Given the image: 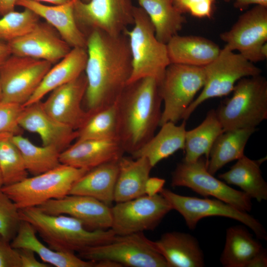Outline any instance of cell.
Listing matches in <instances>:
<instances>
[{
    "mask_svg": "<svg viewBox=\"0 0 267 267\" xmlns=\"http://www.w3.org/2000/svg\"><path fill=\"white\" fill-rule=\"evenodd\" d=\"M87 38L84 72L87 86L84 99L90 115L116 102L130 79L132 62L124 32L113 36L94 30Z\"/></svg>",
    "mask_w": 267,
    "mask_h": 267,
    "instance_id": "obj_1",
    "label": "cell"
},
{
    "mask_svg": "<svg viewBox=\"0 0 267 267\" xmlns=\"http://www.w3.org/2000/svg\"><path fill=\"white\" fill-rule=\"evenodd\" d=\"M162 102L158 83L153 78L126 85L116 102L118 139L125 152L133 154L154 135L159 126Z\"/></svg>",
    "mask_w": 267,
    "mask_h": 267,
    "instance_id": "obj_2",
    "label": "cell"
},
{
    "mask_svg": "<svg viewBox=\"0 0 267 267\" xmlns=\"http://www.w3.org/2000/svg\"><path fill=\"white\" fill-rule=\"evenodd\" d=\"M21 220L30 223L51 249L80 252L107 243L116 235L111 229L89 230L78 219L66 215H52L37 207L19 209Z\"/></svg>",
    "mask_w": 267,
    "mask_h": 267,
    "instance_id": "obj_3",
    "label": "cell"
},
{
    "mask_svg": "<svg viewBox=\"0 0 267 267\" xmlns=\"http://www.w3.org/2000/svg\"><path fill=\"white\" fill-rule=\"evenodd\" d=\"M232 92L231 97L215 110L223 132L256 128L267 119V80L265 77L261 74L243 78Z\"/></svg>",
    "mask_w": 267,
    "mask_h": 267,
    "instance_id": "obj_4",
    "label": "cell"
},
{
    "mask_svg": "<svg viewBox=\"0 0 267 267\" xmlns=\"http://www.w3.org/2000/svg\"><path fill=\"white\" fill-rule=\"evenodd\" d=\"M134 24L127 29L132 72L128 84L144 78H153L159 83L170 64L167 45L156 38L154 27L146 12L134 6Z\"/></svg>",
    "mask_w": 267,
    "mask_h": 267,
    "instance_id": "obj_5",
    "label": "cell"
},
{
    "mask_svg": "<svg viewBox=\"0 0 267 267\" xmlns=\"http://www.w3.org/2000/svg\"><path fill=\"white\" fill-rule=\"evenodd\" d=\"M89 169L60 164L42 174L2 187L19 209L37 207L69 194L73 185Z\"/></svg>",
    "mask_w": 267,
    "mask_h": 267,
    "instance_id": "obj_6",
    "label": "cell"
},
{
    "mask_svg": "<svg viewBox=\"0 0 267 267\" xmlns=\"http://www.w3.org/2000/svg\"><path fill=\"white\" fill-rule=\"evenodd\" d=\"M203 68L205 81L202 90L186 110L182 120L186 121L205 101L229 94L241 79L259 75L262 72L254 63L226 45L215 59Z\"/></svg>",
    "mask_w": 267,
    "mask_h": 267,
    "instance_id": "obj_7",
    "label": "cell"
},
{
    "mask_svg": "<svg viewBox=\"0 0 267 267\" xmlns=\"http://www.w3.org/2000/svg\"><path fill=\"white\" fill-rule=\"evenodd\" d=\"M205 81L203 67L170 63L158 83L164 102L159 126L168 122L176 124L181 120Z\"/></svg>",
    "mask_w": 267,
    "mask_h": 267,
    "instance_id": "obj_8",
    "label": "cell"
},
{
    "mask_svg": "<svg viewBox=\"0 0 267 267\" xmlns=\"http://www.w3.org/2000/svg\"><path fill=\"white\" fill-rule=\"evenodd\" d=\"M78 253L79 257L85 260L111 261L121 267H169L153 241L142 232L116 235L107 243L89 247Z\"/></svg>",
    "mask_w": 267,
    "mask_h": 267,
    "instance_id": "obj_9",
    "label": "cell"
},
{
    "mask_svg": "<svg viewBox=\"0 0 267 267\" xmlns=\"http://www.w3.org/2000/svg\"><path fill=\"white\" fill-rule=\"evenodd\" d=\"M171 185L188 187L202 196H213L247 213L252 208L251 198L215 178L208 171L207 160L202 157L193 162L178 163L172 173Z\"/></svg>",
    "mask_w": 267,
    "mask_h": 267,
    "instance_id": "obj_10",
    "label": "cell"
},
{
    "mask_svg": "<svg viewBox=\"0 0 267 267\" xmlns=\"http://www.w3.org/2000/svg\"><path fill=\"white\" fill-rule=\"evenodd\" d=\"M134 7L131 0H81L74 1V13L77 24L87 37L97 30L118 36L134 24Z\"/></svg>",
    "mask_w": 267,
    "mask_h": 267,
    "instance_id": "obj_11",
    "label": "cell"
},
{
    "mask_svg": "<svg viewBox=\"0 0 267 267\" xmlns=\"http://www.w3.org/2000/svg\"><path fill=\"white\" fill-rule=\"evenodd\" d=\"M160 194L184 218L187 226L194 230L199 221L204 218L220 216L238 221L250 228L260 239L267 240V232L261 223L247 212L241 211L219 199H201L180 195L163 188Z\"/></svg>",
    "mask_w": 267,
    "mask_h": 267,
    "instance_id": "obj_12",
    "label": "cell"
},
{
    "mask_svg": "<svg viewBox=\"0 0 267 267\" xmlns=\"http://www.w3.org/2000/svg\"><path fill=\"white\" fill-rule=\"evenodd\" d=\"M111 209V229L118 235L154 230L173 210L169 202L160 194L152 196L144 195L116 203Z\"/></svg>",
    "mask_w": 267,
    "mask_h": 267,
    "instance_id": "obj_13",
    "label": "cell"
},
{
    "mask_svg": "<svg viewBox=\"0 0 267 267\" xmlns=\"http://www.w3.org/2000/svg\"><path fill=\"white\" fill-rule=\"evenodd\" d=\"M50 62L11 54L0 65L2 101L23 105L50 69Z\"/></svg>",
    "mask_w": 267,
    "mask_h": 267,
    "instance_id": "obj_14",
    "label": "cell"
},
{
    "mask_svg": "<svg viewBox=\"0 0 267 267\" xmlns=\"http://www.w3.org/2000/svg\"><path fill=\"white\" fill-rule=\"evenodd\" d=\"M267 7L255 6L240 16L230 30L220 35L225 45L254 63L265 60L262 49L267 43Z\"/></svg>",
    "mask_w": 267,
    "mask_h": 267,
    "instance_id": "obj_15",
    "label": "cell"
},
{
    "mask_svg": "<svg viewBox=\"0 0 267 267\" xmlns=\"http://www.w3.org/2000/svg\"><path fill=\"white\" fill-rule=\"evenodd\" d=\"M37 207L47 214L75 218L89 230L107 229L112 225L111 207L90 196L68 194L49 200Z\"/></svg>",
    "mask_w": 267,
    "mask_h": 267,
    "instance_id": "obj_16",
    "label": "cell"
},
{
    "mask_svg": "<svg viewBox=\"0 0 267 267\" xmlns=\"http://www.w3.org/2000/svg\"><path fill=\"white\" fill-rule=\"evenodd\" d=\"M87 86L84 72L77 79L51 91L46 100L42 102L43 109L54 120L78 130L90 115L82 106Z\"/></svg>",
    "mask_w": 267,
    "mask_h": 267,
    "instance_id": "obj_17",
    "label": "cell"
},
{
    "mask_svg": "<svg viewBox=\"0 0 267 267\" xmlns=\"http://www.w3.org/2000/svg\"><path fill=\"white\" fill-rule=\"evenodd\" d=\"M49 26L39 22L27 34L7 43L11 54L45 60L52 64L60 60L72 48Z\"/></svg>",
    "mask_w": 267,
    "mask_h": 267,
    "instance_id": "obj_18",
    "label": "cell"
},
{
    "mask_svg": "<svg viewBox=\"0 0 267 267\" xmlns=\"http://www.w3.org/2000/svg\"><path fill=\"white\" fill-rule=\"evenodd\" d=\"M18 124L21 129L38 134L42 145L54 146L61 152L77 137V131L50 117L41 101L23 106Z\"/></svg>",
    "mask_w": 267,
    "mask_h": 267,
    "instance_id": "obj_19",
    "label": "cell"
},
{
    "mask_svg": "<svg viewBox=\"0 0 267 267\" xmlns=\"http://www.w3.org/2000/svg\"><path fill=\"white\" fill-rule=\"evenodd\" d=\"M125 151L118 139L76 141L60 154L61 164L90 170L100 165L118 161Z\"/></svg>",
    "mask_w": 267,
    "mask_h": 267,
    "instance_id": "obj_20",
    "label": "cell"
},
{
    "mask_svg": "<svg viewBox=\"0 0 267 267\" xmlns=\"http://www.w3.org/2000/svg\"><path fill=\"white\" fill-rule=\"evenodd\" d=\"M74 0L48 6L33 0H17L16 5L28 8L44 19L71 48H86L87 38L79 27L74 16Z\"/></svg>",
    "mask_w": 267,
    "mask_h": 267,
    "instance_id": "obj_21",
    "label": "cell"
},
{
    "mask_svg": "<svg viewBox=\"0 0 267 267\" xmlns=\"http://www.w3.org/2000/svg\"><path fill=\"white\" fill-rule=\"evenodd\" d=\"M155 249L164 258L169 267H203V252L197 239L178 231L164 233L153 241Z\"/></svg>",
    "mask_w": 267,
    "mask_h": 267,
    "instance_id": "obj_22",
    "label": "cell"
},
{
    "mask_svg": "<svg viewBox=\"0 0 267 267\" xmlns=\"http://www.w3.org/2000/svg\"><path fill=\"white\" fill-rule=\"evenodd\" d=\"M170 63L204 67L219 54L221 49L213 41L199 36L173 37L166 44Z\"/></svg>",
    "mask_w": 267,
    "mask_h": 267,
    "instance_id": "obj_23",
    "label": "cell"
},
{
    "mask_svg": "<svg viewBox=\"0 0 267 267\" xmlns=\"http://www.w3.org/2000/svg\"><path fill=\"white\" fill-rule=\"evenodd\" d=\"M34 227L22 220L17 232L10 242L16 249L26 248L33 251L43 262L56 267H97V262L87 261L74 253L53 250L39 240Z\"/></svg>",
    "mask_w": 267,
    "mask_h": 267,
    "instance_id": "obj_24",
    "label": "cell"
},
{
    "mask_svg": "<svg viewBox=\"0 0 267 267\" xmlns=\"http://www.w3.org/2000/svg\"><path fill=\"white\" fill-rule=\"evenodd\" d=\"M88 57L86 48L74 47L45 74L39 87L23 105L41 101L55 89L77 79L84 72Z\"/></svg>",
    "mask_w": 267,
    "mask_h": 267,
    "instance_id": "obj_25",
    "label": "cell"
},
{
    "mask_svg": "<svg viewBox=\"0 0 267 267\" xmlns=\"http://www.w3.org/2000/svg\"><path fill=\"white\" fill-rule=\"evenodd\" d=\"M118 161L104 163L89 170L75 181L69 194L90 196L111 207L114 202Z\"/></svg>",
    "mask_w": 267,
    "mask_h": 267,
    "instance_id": "obj_26",
    "label": "cell"
},
{
    "mask_svg": "<svg viewBox=\"0 0 267 267\" xmlns=\"http://www.w3.org/2000/svg\"><path fill=\"white\" fill-rule=\"evenodd\" d=\"M118 165L114 202H124L145 195V183L153 168L149 160L144 157L133 158L123 156Z\"/></svg>",
    "mask_w": 267,
    "mask_h": 267,
    "instance_id": "obj_27",
    "label": "cell"
},
{
    "mask_svg": "<svg viewBox=\"0 0 267 267\" xmlns=\"http://www.w3.org/2000/svg\"><path fill=\"white\" fill-rule=\"evenodd\" d=\"M160 127L161 129L156 134L131 155L133 158L145 157L153 168L160 161L177 151L184 150L186 131L185 120H183L178 126L168 122Z\"/></svg>",
    "mask_w": 267,
    "mask_h": 267,
    "instance_id": "obj_28",
    "label": "cell"
},
{
    "mask_svg": "<svg viewBox=\"0 0 267 267\" xmlns=\"http://www.w3.org/2000/svg\"><path fill=\"white\" fill-rule=\"evenodd\" d=\"M266 158L252 160L245 155L237 160L230 169L219 176L228 184L240 187L251 199L259 202L267 199V183L264 179L260 166Z\"/></svg>",
    "mask_w": 267,
    "mask_h": 267,
    "instance_id": "obj_29",
    "label": "cell"
},
{
    "mask_svg": "<svg viewBox=\"0 0 267 267\" xmlns=\"http://www.w3.org/2000/svg\"><path fill=\"white\" fill-rule=\"evenodd\" d=\"M263 248L262 244L244 226H232L226 230L220 262L224 267H247Z\"/></svg>",
    "mask_w": 267,
    "mask_h": 267,
    "instance_id": "obj_30",
    "label": "cell"
},
{
    "mask_svg": "<svg viewBox=\"0 0 267 267\" xmlns=\"http://www.w3.org/2000/svg\"><path fill=\"white\" fill-rule=\"evenodd\" d=\"M256 128H245L223 132L216 139L207 162L208 171L214 175L227 163L244 155L246 145Z\"/></svg>",
    "mask_w": 267,
    "mask_h": 267,
    "instance_id": "obj_31",
    "label": "cell"
},
{
    "mask_svg": "<svg viewBox=\"0 0 267 267\" xmlns=\"http://www.w3.org/2000/svg\"><path fill=\"white\" fill-rule=\"evenodd\" d=\"M148 15L157 39L166 44L186 22L171 0H136Z\"/></svg>",
    "mask_w": 267,
    "mask_h": 267,
    "instance_id": "obj_32",
    "label": "cell"
},
{
    "mask_svg": "<svg viewBox=\"0 0 267 267\" xmlns=\"http://www.w3.org/2000/svg\"><path fill=\"white\" fill-rule=\"evenodd\" d=\"M223 132L216 110H209L199 125L192 130L186 131L185 156L183 161L193 162L205 155L207 162L213 144Z\"/></svg>",
    "mask_w": 267,
    "mask_h": 267,
    "instance_id": "obj_33",
    "label": "cell"
},
{
    "mask_svg": "<svg viewBox=\"0 0 267 267\" xmlns=\"http://www.w3.org/2000/svg\"><path fill=\"white\" fill-rule=\"evenodd\" d=\"M11 139L21 153L28 173L38 175L61 164L59 160L61 151L57 148L37 146L21 134H12Z\"/></svg>",
    "mask_w": 267,
    "mask_h": 267,
    "instance_id": "obj_34",
    "label": "cell"
},
{
    "mask_svg": "<svg viewBox=\"0 0 267 267\" xmlns=\"http://www.w3.org/2000/svg\"><path fill=\"white\" fill-rule=\"evenodd\" d=\"M118 110L115 102L90 114L84 124L77 130L76 141L118 139Z\"/></svg>",
    "mask_w": 267,
    "mask_h": 267,
    "instance_id": "obj_35",
    "label": "cell"
},
{
    "mask_svg": "<svg viewBox=\"0 0 267 267\" xmlns=\"http://www.w3.org/2000/svg\"><path fill=\"white\" fill-rule=\"evenodd\" d=\"M9 133L0 134V171L3 186L18 182L28 177L21 153Z\"/></svg>",
    "mask_w": 267,
    "mask_h": 267,
    "instance_id": "obj_36",
    "label": "cell"
},
{
    "mask_svg": "<svg viewBox=\"0 0 267 267\" xmlns=\"http://www.w3.org/2000/svg\"><path fill=\"white\" fill-rule=\"evenodd\" d=\"M21 12L13 10L0 18V41L7 43L32 30L39 23V16L24 8Z\"/></svg>",
    "mask_w": 267,
    "mask_h": 267,
    "instance_id": "obj_37",
    "label": "cell"
},
{
    "mask_svg": "<svg viewBox=\"0 0 267 267\" xmlns=\"http://www.w3.org/2000/svg\"><path fill=\"white\" fill-rule=\"evenodd\" d=\"M19 209L14 202L0 189V236L11 242L21 222Z\"/></svg>",
    "mask_w": 267,
    "mask_h": 267,
    "instance_id": "obj_38",
    "label": "cell"
},
{
    "mask_svg": "<svg viewBox=\"0 0 267 267\" xmlns=\"http://www.w3.org/2000/svg\"><path fill=\"white\" fill-rule=\"evenodd\" d=\"M23 108L20 104L0 101V134H21L18 119Z\"/></svg>",
    "mask_w": 267,
    "mask_h": 267,
    "instance_id": "obj_39",
    "label": "cell"
},
{
    "mask_svg": "<svg viewBox=\"0 0 267 267\" xmlns=\"http://www.w3.org/2000/svg\"><path fill=\"white\" fill-rule=\"evenodd\" d=\"M174 6L182 14L190 13L198 17H210L215 0H171Z\"/></svg>",
    "mask_w": 267,
    "mask_h": 267,
    "instance_id": "obj_40",
    "label": "cell"
},
{
    "mask_svg": "<svg viewBox=\"0 0 267 267\" xmlns=\"http://www.w3.org/2000/svg\"><path fill=\"white\" fill-rule=\"evenodd\" d=\"M0 267H21L19 253L0 236Z\"/></svg>",
    "mask_w": 267,
    "mask_h": 267,
    "instance_id": "obj_41",
    "label": "cell"
},
{
    "mask_svg": "<svg viewBox=\"0 0 267 267\" xmlns=\"http://www.w3.org/2000/svg\"><path fill=\"white\" fill-rule=\"evenodd\" d=\"M20 259L21 267H49V265L39 261L35 257V253L26 248L17 249Z\"/></svg>",
    "mask_w": 267,
    "mask_h": 267,
    "instance_id": "obj_42",
    "label": "cell"
},
{
    "mask_svg": "<svg viewBox=\"0 0 267 267\" xmlns=\"http://www.w3.org/2000/svg\"><path fill=\"white\" fill-rule=\"evenodd\" d=\"M165 183V180L163 178L149 177L145 183V194L152 196L160 193Z\"/></svg>",
    "mask_w": 267,
    "mask_h": 267,
    "instance_id": "obj_43",
    "label": "cell"
},
{
    "mask_svg": "<svg viewBox=\"0 0 267 267\" xmlns=\"http://www.w3.org/2000/svg\"><path fill=\"white\" fill-rule=\"evenodd\" d=\"M267 267V253L265 249L260 251L251 261L247 267Z\"/></svg>",
    "mask_w": 267,
    "mask_h": 267,
    "instance_id": "obj_44",
    "label": "cell"
},
{
    "mask_svg": "<svg viewBox=\"0 0 267 267\" xmlns=\"http://www.w3.org/2000/svg\"><path fill=\"white\" fill-rule=\"evenodd\" d=\"M17 0H0V15L14 10Z\"/></svg>",
    "mask_w": 267,
    "mask_h": 267,
    "instance_id": "obj_45",
    "label": "cell"
},
{
    "mask_svg": "<svg viewBox=\"0 0 267 267\" xmlns=\"http://www.w3.org/2000/svg\"><path fill=\"white\" fill-rule=\"evenodd\" d=\"M237 7H245L248 5L254 4L267 7V0H235Z\"/></svg>",
    "mask_w": 267,
    "mask_h": 267,
    "instance_id": "obj_46",
    "label": "cell"
},
{
    "mask_svg": "<svg viewBox=\"0 0 267 267\" xmlns=\"http://www.w3.org/2000/svg\"><path fill=\"white\" fill-rule=\"evenodd\" d=\"M11 55V53L8 44L0 41V65Z\"/></svg>",
    "mask_w": 267,
    "mask_h": 267,
    "instance_id": "obj_47",
    "label": "cell"
},
{
    "mask_svg": "<svg viewBox=\"0 0 267 267\" xmlns=\"http://www.w3.org/2000/svg\"><path fill=\"white\" fill-rule=\"evenodd\" d=\"M37 1H44L49 3L54 4L55 5H59L67 3L71 1H74V0H33Z\"/></svg>",
    "mask_w": 267,
    "mask_h": 267,
    "instance_id": "obj_48",
    "label": "cell"
},
{
    "mask_svg": "<svg viewBox=\"0 0 267 267\" xmlns=\"http://www.w3.org/2000/svg\"><path fill=\"white\" fill-rule=\"evenodd\" d=\"M3 186V179L1 176V174L0 171V189Z\"/></svg>",
    "mask_w": 267,
    "mask_h": 267,
    "instance_id": "obj_49",
    "label": "cell"
},
{
    "mask_svg": "<svg viewBox=\"0 0 267 267\" xmlns=\"http://www.w3.org/2000/svg\"><path fill=\"white\" fill-rule=\"evenodd\" d=\"M2 93L1 86L0 80V101H2Z\"/></svg>",
    "mask_w": 267,
    "mask_h": 267,
    "instance_id": "obj_50",
    "label": "cell"
},
{
    "mask_svg": "<svg viewBox=\"0 0 267 267\" xmlns=\"http://www.w3.org/2000/svg\"><path fill=\"white\" fill-rule=\"evenodd\" d=\"M82 1L84 2H89L90 0H81Z\"/></svg>",
    "mask_w": 267,
    "mask_h": 267,
    "instance_id": "obj_51",
    "label": "cell"
}]
</instances>
